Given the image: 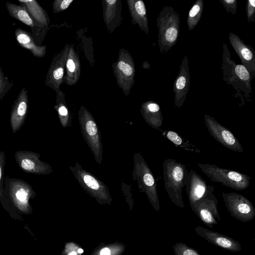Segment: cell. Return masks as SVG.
<instances>
[{
	"mask_svg": "<svg viewBox=\"0 0 255 255\" xmlns=\"http://www.w3.org/2000/svg\"><path fill=\"white\" fill-rule=\"evenodd\" d=\"M221 69L224 81L235 90L237 93L235 96L251 97L252 76L243 65L237 64L231 59L230 51L225 43L223 44Z\"/></svg>",
	"mask_w": 255,
	"mask_h": 255,
	"instance_id": "obj_1",
	"label": "cell"
},
{
	"mask_svg": "<svg viewBox=\"0 0 255 255\" xmlns=\"http://www.w3.org/2000/svg\"><path fill=\"white\" fill-rule=\"evenodd\" d=\"M188 170L185 164L172 158L163 162V175L165 189L171 202L180 208L185 207L182 191Z\"/></svg>",
	"mask_w": 255,
	"mask_h": 255,
	"instance_id": "obj_2",
	"label": "cell"
},
{
	"mask_svg": "<svg viewBox=\"0 0 255 255\" xmlns=\"http://www.w3.org/2000/svg\"><path fill=\"white\" fill-rule=\"evenodd\" d=\"M159 32L158 41L161 53L167 52L178 39L180 34V16L174 8L165 6L157 19Z\"/></svg>",
	"mask_w": 255,
	"mask_h": 255,
	"instance_id": "obj_3",
	"label": "cell"
},
{
	"mask_svg": "<svg viewBox=\"0 0 255 255\" xmlns=\"http://www.w3.org/2000/svg\"><path fill=\"white\" fill-rule=\"evenodd\" d=\"M2 189L4 200L7 199L21 211H31L29 200L36 197V193L30 184L22 179L4 175Z\"/></svg>",
	"mask_w": 255,
	"mask_h": 255,
	"instance_id": "obj_4",
	"label": "cell"
},
{
	"mask_svg": "<svg viewBox=\"0 0 255 255\" xmlns=\"http://www.w3.org/2000/svg\"><path fill=\"white\" fill-rule=\"evenodd\" d=\"M201 170L212 182L236 190H244L250 185L251 177L230 169L221 168L216 165L197 163Z\"/></svg>",
	"mask_w": 255,
	"mask_h": 255,
	"instance_id": "obj_5",
	"label": "cell"
},
{
	"mask_svg": "<svg viewBox=\"0 0 255 255\" xmlns=\"http://www.w3.org/2000/svg\"><path fill=\"white\" fill-rule=\"evenodd\" d=\"M222 196L225 206L231 215L236 219L247 222L255 217V208L252 203L241 194L223 192Z\"/></svg>",
	"mask_w": 255,
	"mask_h": 255,
	"instance_id": "obj_6",
	"label": "cell"
},
{
	"mask_svg": "<svg viewBox=\"0 0 255 255\" xmlns=\"http://www.w3.org/2000/svg\"><path fill=\"white\" fill-rule=\"evenodd\" d=\"M204 121L210 134L218 142L230 150L243 152L242 145L230 130L207 114L204 115Z\"/></svg>",
	"mask_w": 255,
	"mask_h": 255,
	"instance_id": "obj_7",
	"label": "cell"
},
{
	"mask_svg": "<svg viewBox=\"0 0 255 255\" xmlns=\"http://www.w3.org/2000/svg\"><path fill=\"white\" fill-rule=\"evenodd\" d=\"M218 200L213 192L208 193L204 197L190 205L191 210L208 227L212 228L218 224L221 218L218 211Z\"/></svg>",
	"mask_w": 255,
	"mask_h": 255,
	"instance_id": "obj_8",
	"label": "cell"
},
{
	"mask_svg": "<svg viewBox=\"0 0 255 255\" xmlns=\"http://www.w3.org/2000/svg\"><path fill=\"white\" fill-rule=\"evenodd\" d=\"M39 157V154L27 150H18L14 153L16 163L24 172L38 175L49 173L51 167Z\"/></svg>",
	"mask_w": 255,
	"mask_h": 255,
	"instance_id": "obj_9",
	"label": "cell"
},
{
	"mask_svg": "<svg viewBox=\"0 0 255 255\" xmlns=\"http://www.w3.org/2000/svg\"><path fill=\"white\" fill-rule=\"evenodd\" d=\"M185 187L190 206L213 192L215 188L192 169L188 171Z\"/></svg>",
	"mask_w": 255,
	"mask_h": 255,
	"instance_id": "obj_10",
	"label": "cell"
},
{
	"mask_svg": "<svg viewBox=\"0 0 255 255\" xmlns=\"http://www.w3.org/2000/svg\"><path fill=\"white\" fill-rule=\"evenodd\" d=\"M28 112V91L25 87H23L14 100L10 111V123L13 133L19 130L22 127Z\"/></svg>",
	"mask_w": 255,
	"mask_h": 255,
	"instance_id": "obj_11",
	"label": "cell"
},
{
	"mask_svg": "<svg viewBox=\"0 0 255 255\" xmlns=\"http://www.w3.org/2000/svg\"><path fill=\"white\" fill-rule=\"evenodd\" d=\"M190 84L188 59L187 56H185L179 67L178 74L173 83L174 103L177 107L180 108L183 105L189 91Z\"/></svg>",
	"mask_w": 255,
	"mask_h": 255,
	"instance_id": "obj_12",
	"label": "cell"
},
{
	"mask_svg": "<svg viewBox=\"0 0 255 255\" xmlns=\"http://www.w3.org/2000/svg\"><path fill=\"white\" fill-rule=\"evenodd\" d=\"M229 41L243 65L250 72L253 80L255 77V52L251 45L246 44L233 32L229 35Z\"/></svg>",
	"mask_w": 255,
	"mask_h": 255,
	"instance_id": "obj_13",
	"label": "cell"
},
{
	"mask_svg": "<svg viewBox=\"0 0 255 255\" xmlns=\"http://www.w3.org/2000/svg\"><path fill=\"white\" fill-rule=\"evenodd\" d=\"M195 232L209 243L225 250L237 252L242 250L240 243L230 237L209 230L201 226L195 229Z\"/></svg>",
	"mask_w": 255,
	"mask_h": 255,
	"instance_id": "obj_14",
	"label": "cell"
},
{
	"mask_svg": "<svg viewBox=\"0 0 255 255\" xmlns=\"http://www.w3.org/2000/svg\"><path fill=\"white\" fill-rule=\"evenodd\" d=\"M5 6L9 15L11 17L21 21L31 28L32 32L31 34L34 39L37 29L40 28L41 24L34 20L24 6L6 1Z\"/></svg>",
	"mask_w": 255,
	"mask_h": 255,
	"instance_id": "obj_15",
	"label": "cell"
},
{
	"mask_svg": "<svg viewBox=\"0 0 255 255\" xmlns=\"http://www.w3.org/2000/svg\"><path fill=\"white\" fill-rule=\"evenodd\" d=\"M14 35L18 44L29 50L33 56L41 57L44 55L45 48L36 44L30 33L17 28L15 30Z\"/></svg>",
	"mask_w": 255,
	"mask_h": 255,
	"instance_id": "obj_16",
	"label": "cell"
},
{
	"mask_svg": "<svg viewBox=\"0 0 255 255\" xmlns=\"http://www.w3.org/2000/svg\"><path fill=\"white\" fill-rule=\"evenodd\" d=\"M147 122L153 128L159 129L162 126L163 118L159 105L154 102H149L146 104Z\"/></svg>",
	"mask_w": 255,
	"mask_h": 255,
	"instance_id": "obj_17",
	"label": "cell"
},
{
	"mask_svg": "<svg viewBox=\"0 0 255 255\" xmlns=\"http://www.w3.org/2000/svg\"><path fill=\"white\" fill-rule=\"evenodd\" d=\"M19 4L24 6L32 18L41 24L45 21V16L42 7L35 0H17Z\"/></svg>",
	"mask_w": 255,
	"mask_h": 255,
	"instance_id": "obj_18",
	"label": "cell"
},
{
	"mask_svg": "<svg viewBox=\"0 0 255 255\" xmlns=\"http://www.w3.org/2000/svg\"><path fill=\"white\" fill-rule=\"evenodd\" d=\"M204 8L202 0H197L190 9L187 19L188 28L189 31L193 30L199 22L202 16Z\"/></svg>",
	"mask_w": 255,
	"mask_h": 255,
	"instance_id": "obj_19",
	"label": "cell"
},
{
	"mask_svg": "<svg viewBox=\"0 0 255 255\" xmlns=\"http://www.w3.org/2000/svg\"><path fill=\"white\" fill-rule=\"evenodd\" d=\"M162 134L173 142L176 146L190 151H196L195 148L191 147V144L181 137L176 132L172 130H161Z\"/></svg>",
	"mask_w": 255,
	"mask_h": 255,
	"instance_id": "obj_20",
	"label": "cell"
},
{
	"mask_svg": "<svg viewBox=\"0 0 255 255\" xmlns=\"http://www.w3.org/2000/svg\"><path fill=\"white\" fill-rule=\"evenodd\" d=\"M124 249L125 246L123 244H115L112 245L111 248L103 247L100 249V252L96 250L94 253L98 254L99 255H121Z\"/></svg>",
	"mask_w": 255,
	"mask_h": 255,
	"instance_id": "obj_21",
	"label": "cell"
},
{
	"mask_svg": "<svg viewBox=\"0 0 255 255\" xmlns=\"http://www.w3.org/2000/svg\"><path fill=\"white\" fill-rule=\"evenodd\" d=\"M13 86V83L5 76L0 67V100L2 101L10 89Z\"/></svg>",
	"mask_w": 255,
	"mask_h": 255,
	"instance_id": "obj_22",
	"label": "cell"
},
{
	"mask_svg": "<svg viewBox=\"0 0 255 255\" xmlns=\"http://www.w3.org/2000/svg\"><path fill=\"white\" fill-rule=\"evenodd\" d=\"M175 255H201L196 250L183 243H177L173 247Z\"/></svg>",
	"mask_w": 255,
	"mask_h": 255,
	"instance_id": "obj_23",
	"label": "cell"
},
{
	"mask_svg": "<svg viewBox=\"0 0 255 255\" xmlns=\"http://www.w3.org/2000/svg\"><path fill=\"white\" fill-rule=\"evenodd\" d=\"M5 163V153L3 151H0V200H4L2 189V182L4 177V168Z\"/></svg>",
	"mask_w": 255,
	"mask_h": 255,
	"instance_id": "obj_24",
	"label": "cell"
},
{
	"mask_svg": "<svg viewBox=\"0 0 255 255\" xmlns=\"http://www.w3.org/2000/svg\"><path fill=\"white\" fill-rule=\"evenodd\" d=\"M246 11L248 21L255 22V0H249L246 4Z\"/></svg>",
	"mask_w": 255,
	"mask_h": 255,
	"instance_id": "obj_25",
	"label": "cell"
},
{
	"mask_svg": "<svg viewBox=\"0 0 255 255\" xmlns=\"http://www.w3.org/2000/svg\"><path fill=\"white\" fill-rule=\"evenodd\" d=\"M228 13L235 14L237 13V0H220Z\"/></svg>",
	"mask_w": 255,
	"mask_h": 255,
	"instance_id": "obj_26",
	"label": "cell"
},
{
	"mask_svg": "<svg viewBox=\"0 0 255 255\" xmlns=\"http://www.w3.org/2000/svg\"><path fill=\"white\" fill-rule=\"evenodd\" d=\"M84 183L91 189L98 190L100 188L98 182L92 176L88 174H85L83 176Z\"/></svg>",
	"mask_w": 255,
	"mask_h": 255,
	"instance_id": "obj_27",
	"label": "cell"
},
{
	"mask_svg": "<svg viewBox=\"0 0 255 255\" xmlns=\"http://www.w3.org/2000/svg\"><path fill=\"white\" fill-rule=\"evenodd\" d=\"M135 10L141 18H146V9L144 2L141 0L137 1L134 4Z\"/></svg>",
	"mask_w": 255,
	"mask_h": 255,
	"instance_id": "obj_28",
	"label": "cell"
},
{
	"mask_svg": "<svg viewBox=\"0 0 255 255\" xmlns=\"http://www.w3.org/2000/svg\"><path fill=\"white\" fill-rule=\"evenodd\" d=\"M85 127L86 131L89 135L94 136L97 133L98 128L97 126L93 121L90 120L87 122Z\"/></svg>",
	"mask_w": 255,
	"mask_h": 255,
	"instance_id": "obj_29",
	"label": "cell"
},
{
	"mask_svg": "<svg viewBox=\"0 0 255 255\" xmlns=\"http://www.w3.org/2000/svg\"><path fill=\"white\" fill-rule=\"evenodd\" d=\"M118 66L119 69L122 71L125 75L127 76H130L132 74V69L131 66L128 63L121 61L119 62Z\"/></svg>",
	"mask_w": 255,
	"mask_h": 255,
	"instance_id": "obj_30",
	"label": "cell"
},
{
	"mask_svg": "<svg viewBox=\"0 0 255 255\" xmlns=\"http://www.w3.org/2000/svg\"><path fill=\"white\" fill-rule=\"evenodd\" d=\"M63 75V69L62 67H59L52 72V76L55 80H59L61 79Z\"/></svg>",
	"mask_w": 255,
	"mask_h": 255,
	"instance_id": "obj_31",
	"label": "cell"
},
{
	"mask_svg": "<svg viewBox=\"0 0 255 255\" xmlns=\"http://www.w3.org/2000/svg\"><path fill=\"white\" fill-rule=\"evenodd\" d=\"M67 67L68 69L71 72L74 71L75 69V65L74 61L72 59H69L67 62Z\"/></svg>",
	"mask_w": 255,
	"mask_h": 255,
	"instance_id": "obj_32",
	"label": "cell"
},
{
	"mask_svg": "<svg viewBox=\"0 0 255 255\" xmlns=\"http://www.w3.org/2000/svg\"><path fill=\"white\" fill-rule=\"evenodd\" d=\"M73 2V0H63L60 4V7L62 9H65Z\"/></svg>",
	"mask_w": 255,
	"mask_h": 255,
	"instance_id": "obj_33",
	"label": "cell"
},
{
	"mask_svg": "<svg viewBox=\"0 0 255 255\" xmlns=\"http://www.w3.org/2000/svg\"><path fill=\"white\" fill-rule=\"evenodd\" d=\"M58 112L61 116H66L68 113L67 109L64 106L60 107L58 109Z\"/></svg>",
	"mask_w": 255,
	"mask_h": 255,
	"instance_id": "obj_34",
	"label": "cell"
},
{
	"mask_svg": "<svg viewBox=\"0 0 255 255\" xmlns=\"http://www.w3.org/2000/svg\"><path fill=\"white\" fill-rule=\"evenodd\" d=\"M106 1L111 4H113L116 2V0H107Z\"/></svg>",
	"mask_w": 255,
	"mask_h": 255,
	"instance_id": "obj_35",
	"label": "cell"
},
{
	"mask_svg": "<svg viewBox=\"0 0 255 255\" xmlns=\"http://www.w3.org/2000/svg\"><path fill=\"white\" fill-rule=\"evenodd\" d=\"M78 253L77 251H73V252L70 253L69 254H68L67 255H77Z\"/></svg>",
	"mask_w": 255,
	"mask_h": 255,
	"instance_id": "obj_36",
	"label": "cell"
},
{
	"mask_svg": "<svg viewBox=\"0 0 255 255\" xmlns=\"http://www.w3.org/2000/svg\"><path fill=\"white\" fill-rule=\"evenodd\" d=\"M63 255L62 254V255Z\"/></svg>",
	"mask_w": 255,
	"mask_h": 255,
	"instance_id": "obj_37",
	"label": "cell"
}]
</instances>
